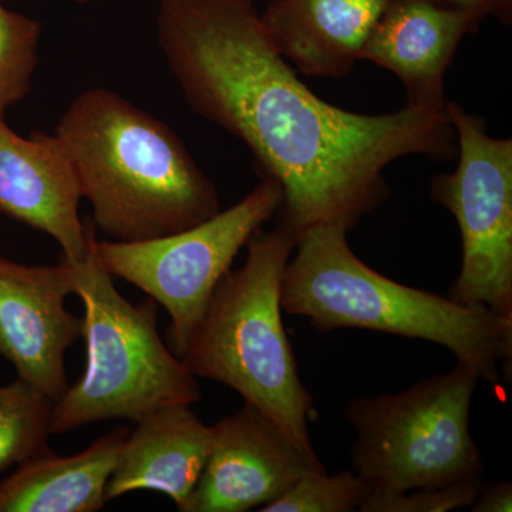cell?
<instances>
[{"label": "cell", "mask_w": 512, "mask_h": 512, "mask_svg": "<svg viewBox=\"0 0 512 512\" xmlns=\"http://www.w3.org/2000/svg\"><path fill=\"white\" fill-rule=\"evenodd\" d=\"M93 225L107 239L175 234L222 210L220 194L173 128L121 94L86 90L57 123Z\"/></svg>", "instance_id": "obj_2"}, {"label": "cell", "mask_w": 512, "mask_h": 512, "mask_svg": "<svg viewBox=\"0 0 512 512\" xmlns=\"http://www.w3.org/2000/svg\"><path fill=\"white\" fill-rule=\"evenodd\" d=\"M130 430L111 431L74 456L50 448L16 467L0 483V512H96Z\"/></svg>", "instance_id": "obj_15"}, {"label": "cell", "mask_w": 512, "mask_h": 512, "mask_svg": "<svg viewBox=\"0 0 512 512\" xmlns=\"http://www.w3.org/2000/svg\"><path fill=\"white\" fill-rule=\"evenodd\" d=\"M483 20L478 13L434 0H389L359 60L396 74L406 89L407 104L446 110L444 74L464 37Z\"/></svg>", "instance_id": "obj_12"}, {"label": "cell", "mask_w": 512, "mask_h": 512, "mask_svg": "<svg viewBox=\"0 0 512 512\" xmlns=\"http://www.w3.org/2000/svg\"><path fill=\"white\" fill-rule=\"evenodd\" d=\"M348 232L316 225L296 238L282 278V309L322 332L367 329L437 343L480 380L497 384L498 365L511 362L512 322L485 306L460 305L380 275L352 251Z\"/></svg>", "instance_id": "obj_3"}, {"label": "cell", "mask_w": 512, "mask_h": 512, "mask_svg": "<svg viewBox=\"0 0 512 512\" xmlns=\"http://www.w3.org/2000/svg\"><path fill=\"white\" fill-rule=\"evenodd\" d=\"M157 42L191 110L239 138L281 185L276 214L295 238L316 225L355 228L389 200L384 171L399 158L457 156L446 110L369 116L316 96L254 0H161Z\"/></svg>", "instance_id": "obj_1"}, {"label": "cell", "mask_w": 512, "mask_h": 512, "mask_svg": "<svg viewBox=\"0 0 512 512\" xmlns=\"http://www.w3.org/2000/svg\"><path fill=\"white\" fill-rule=\"evenodd\" d=\"M212 426L188 404L165 407L137 421L106 487V500L137 490L167 495L177 510L187 503L210 456Z\"/></svg>", "instance_id": "obj_13"}, {"label": "cell", "mask_w": 512, "mask_h": 512, "mask_svg": "<svg viewBox=\"0 0 512 512\" xmlns=\"http://www.w3.org/2000/svg\"><path fill=\"white\" fill-rule=\"evenodd\" d=\"M320 471L326 468L315 451L303 450L278 424L245 403L212 426L210 456L180 511H251Z\"/></svg>", "instance_id": "obj_9"}, {"label": "cell", "mask_w": 512, "mask_h": 512, "mask_svg": "<svg viewBox=\"0 0 512 512\" xmlns=\"http://www.w3.org/2000/svg\"><path fill=\"white\" fill-rule=\"evenodd\" d=\"M478 380L457 362L446 375L400 393L357 397L345 419L356 431L355 473L373 493L397 494L481 478L484 461L470 433Z\"/></svg>", "instance_id": "obj_6"}, {"label": "cell", "mask_w": 512, "mask_h": 512, "mask_svg": "<svg viewBox=\"0 0 512 512\" xmlns=\"http://www.w3.org/2000/svg\"><path fill=\"white\" fill-rule=\"evenodd\" d=\"M483 480L460 481L439 488H421L406 493H370L359 508L362 512H446L470 507L476 501Z\"/></svg>", "instance_id": "obj_19"}, {"label": "cell", "mask_w": 512, "mask_h": 512, "mask_svg": "<svg viewBox=\"0 0 512 512\" xmlns=\"http://www.w3.org/2000/svg\"><path fill=\"white\" fill-rule=\"evenodd\" d=\"M450 8L470 10L483 18L493 16L504 25H510L512 20V0H434Z\"/></svg>", "instance_id": "obj_20"}, {"label": "cell", "mask_w": 512, "mask_h": 512, "mask_svg": "<svg viewBox=\"0 0 512 512\" xmlns=\"http://www.w3.org/2000/svg\"><path fill=\"white\" fill-rule=\"evenodd\" d=\"M70 293L72 272L64 256L56 265L0 256V357L53 403L69 389L64 355L83 332V318L64 306Z\"/></svg>", "instance_id": "obj_10"}, {"label": "cell", "mask_w": 512, "mask_h": 512, "mask_svg": "<svg viewBox=\"0 0 512 512\" xmlns=\"http://www.w3.org/2000/svg\"><path fill=\"white\" fill-rule=\"evenodd\" d=\"M63 2L76 3V5H87V3H92L94 0H63Z\"/></svg>", "instance_id": "obj_22"}, {"label": "cell", "mask_w": 512, "mask_h": 512, "mask_svg": "<svg viewBox=\"0 0 512 512\" xmlns=\"http://www.w3.org/2000/svg\"><path fill=\"white\" fill-rule=\"evenodd\" d=\"M473 512H511L512 511V484L498 483L483 485L480 494L470 505Z\"/></svg>", "instance_id": "obj_21"}, {"label": "cell", "mask_w": 512, "mask_h": 512, "mask_svg": "<svg viewBox=\"0 0 512 512\" xmlns=\"http://www.w3.org/2000/svg\"><path fill=\"white\" fill-rule=\"evenodd\" d=\"M296 238L278 222L249 239L247 261L222 276L180 359L198 379L225 384L313 453V397L282 322L281 285Z\"/></svg>", "instance_id": "obj_4"}, {"label": "cell", "mask_w": 512, "mask_h": 512, "mask_svg": "<svg viewBox=\"0 0 512 512\" xmlns=\"http://www.w3.org/2000/svg\"><path fill=\"white\" fill-rule=\"evenodd\" d=\"M67 262L73 293L84 306L87 366L77 383L53 403L50 433H67L101 420L137 423L165 407L200 402L198 377L160 338L158 303L151 298L127 301L92 249L80 261Z\"/></svg>", "instance_id": "obj_5"}, {"label": "cell", "mask_w": 512, "mask_h": 512, "mask_svg": "<svg viewBox=\"0 0 512 512\" xmlns=\"http://www.w3.org/2000/svg\"><path fill=\"white\" fill-rule=\"evenodd\" d=\"M42 23L0 2V114L16 106L32 89L39 64Z\"/></svg>", "instance_id": "obj_17"}, {"label": "cell", "mask_w": 512, "mask_h": 512, "mask_svg": "<svg viewBox=\"0 0 512 512\" xmlns=\"http://www.w3.org/2000/svg\"><path fill=\"white\" fill-rule=\"evenodd\" d=\"M53 402L26 380L0 384V473L47 450Z\"/></svg>", "instance_id": "obj_16"}, {"label": "cell", "mask_w": 512, "mask_h": 512, "mask_svg": "<svg viewBox=\"0 0 512 512\" xmlns=\"http://www.w3.org/2000/svg\"><path fill=\"white\" fill-rule=\"evenodd\" d=\"M369 484L352 471L329 476L326 471L308 474L278 500L259 508L261 512H352L359 510Z\"/></svg>", "instance_id": "obj_18"}, {"label": "cell", "mask_w": 512, "mask_h": 512, "mask_svg": "<svg viewBox=\"0 0 512 512\" xmlns=\"http://www.w3.org/2000/svg\"><path fill=\"white\" fill-rule=\"evenodd\" d=\"M389 0H269L261 13L279 55L312 77L352 72Z\"/></svg>", "instance_id": "obj_14"}, {"label": "cell", "mask_w": 512, "mask_h": 512, "mask_svg": "<svg viewBox=\"0 0 512 512\" xmlns=\"http://www.w3.org/2000/svg\"><path fill=\"white\" fill-rule=\"evenodd\" d=\"M79 181L55 134H16L0 114V214L55 239L62 255L80 261L90 251L92 221L79 214Z\"/></svg>", "instance_id": "obj_11"}, {"label": "cell", "mask_w": 512, "mask_h": 512, "mask_svg": "<svg viewBox=\"0 0 512 512\" xmlns=\"http://www.w3.org/2000/svg\"><path fill=\"white\" fill-rule=\"evenodd\" d=\"M282 198L281 185L264 175L238 204L194 227L138 242L97 241L93 228L90 249L107 274L164 306L171 318L168 348L181 357L215 286L249 239L278 212Z\"/></svg>", "instance_id": "obj_7"}, {"label": "cell", "mask_w": 512, "mask_h": 512, "mask_svg": "<svg viewBox=\"0 0 512 512\" xmlns=\"http://www.w3.org/2000/svg\"><path fill=\"white\" fill-rule=\"evenodd\" d=\"M458 164L437 175L433 200L456 217L463 259L448 298L485 306L512 322V141L487 133L484 120L447 101Z\"/></svg>", "instance_id": "obj_8"}]
</instances>
